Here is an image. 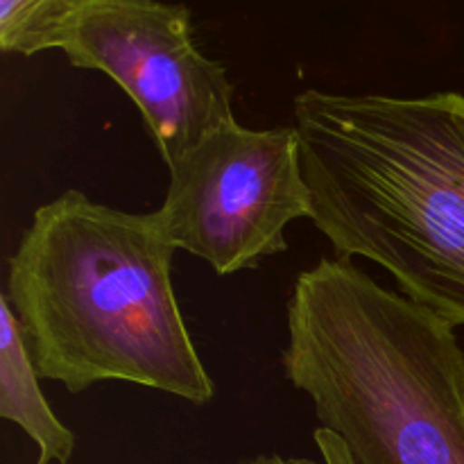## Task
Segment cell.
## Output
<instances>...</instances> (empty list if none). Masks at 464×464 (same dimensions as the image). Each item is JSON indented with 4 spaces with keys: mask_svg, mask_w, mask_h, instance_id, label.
Listing matches in <instances>:
<instances>
[{
    "mask_svg": "<svg viewBox=\"0 0 464 464\" xmlns=\"http://www.w3.org/2000/svg\"><path fill=\"white\" fill-rule=\"evenodd\" d=\"M311 220L340 258L362 256L399 293L464 326V95L295 98Z\"/></svg>",
    "mask_w": 464,
    "mask_h": 464,
    "instance_id": "1",
    "label": "cell"
},
{
    "mask_svg": "<svg viewBox=\"0 0 464 464\" xmlns=\"http://www.w3.org/2000/svg\"><path fill=\"white\" fill-rule=\"evenodd\" d=\"M172 247L154 213L66 190L44 204L7 261V295L44 379L80 394L122 381L204 406V370L172 290Z\"/></svg>",
    "mask_w": 464,
    "mask_h": 464,
    "instance_id": "2",
    "label": "cell"
},
{
    "mask_svg": "<svg viewBox=\"0 0 464 464\" xmlns=\"http://www.w3.org/2000/svg\"><path fill=\"white\" fill-rule=\"evenodd\" d=\"M281 365L356 464H464V349L453 326L352 258L299 272Z\"/></svg>",
    "mask_w": 464,
    "mask_h": 464,
    "instance_id": "3",
    "label": "cell"
},
{
    "mask_svg": "<svg viewBox=\"0 0 464 464\" xmlns=\"http://www.w3.org/2000/svg\"><path fill=\"white\" fill-rule=\"evenodd\" d=\"M62 50L71 66L111 77L139 107L168 170L236 122L222 63L195 45L190 12L163 0H62L32 54Z\"/></svg>",
    "mask_w": 464,
    "mask_h": 464,
    "instance_id": "4",
    "label": "cell"
},
{
    "mask_svg": "<svg viewBox=\"0 0 464 464\" xmlns=\"http://www.w3.org/2000/svg\"><path fill=\"white\" fill-rule=\"evenodd\" d=\"M154 211L170 245L220 276L285 252V227L311 218V190L295 127L247 130L231 122L170 168Z\"/></svg>",
    "mask_w": 464,
    "mask_h": 464,
    "instance_id": "5",
    "label": "cell"
},
{
    "mask_svg": "<svg viewBox=\"0 0 464 464\" xmlns=\"http://www.w3.org/2000/svg\"><path fill=\"white\" fill-rule=\"evenodd\" d=\"M39 376L21 322L7 295H0V417L36 444V464H68L75 453V433L48 406Z\"/></svg>",
    "mask_w": 464,
    "mask_h": 464,
    "instance_id": "6",
    "label": "cell"
},
{
    "mask_svg": "<svg viewBox=\"0 0 464 464\" xmlns=\"http://www.w3.org/2000/svg\"><path fill=\"white\" fill-rule=\"evenodd\" d=\"M62 0H0V48L30 57L34 41Z\"/></svg>",
    "mask_w": 464,
    "mask_h": 464,
    "instance_id": "7",
    "label": "cell"
},
{
    "mask_svg": "<svg viewBox=\"0 0 464 464\" xmlns=\"http://www.w3.org/2000/svg\"><path fill=\"white\" fill-rule=\"evenodd\" d=\"M313 438H315L317 451H320L324 464H356L353 462L352 453H349L347 444H344L334 430L320 426V429H315V435H313Z\"/></svg>",
    "mask_w": 464,
    "mask_h": 464,
    "instance_id": "8",
    "label": "cell"
},
{
    "mask_svg": "<svg viewBox=\"0 0 464 464\" xmlns=\"http://www.w3.org/2000/svg\"><path fill=\"white\" fill-rule=\"evenodd\" d=\"M238 464H324V460H311V458H285L279 453H263V456L247 458Z\"/></svg>",
    "mask_w": 464,
    "mask_h": 464,
    "instance_id": "9",
    "label": "cell"
}]
</instances>
